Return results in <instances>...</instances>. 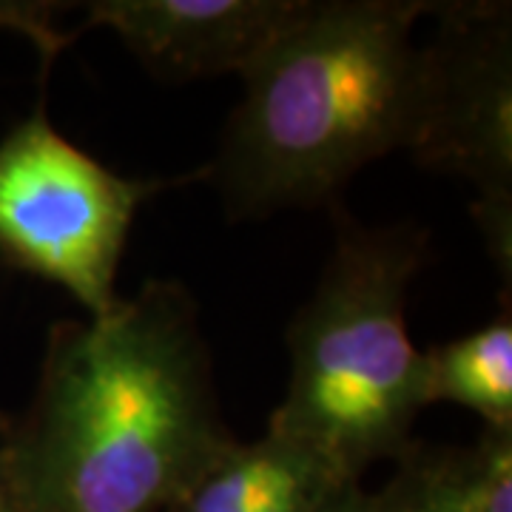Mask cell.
<instances>
[{
    "label": "cell",
    "mask_w": 512,
    "mask_h": 512,
    "mask_svg": "<svg viewBox=\"0 0 512 512\" xmlns=\"http://www.w3.org/2000/svg\"><path fill=\"white\" fill-rule=\"evenodd\" d=\"M237 436L183 282L49 328L32 402L0 430L18 512H168Z\"/></svg>",
    "instance_id": "cell-1"
},
{
    "label": "cell",
    "mask_w": 512,
    "mask_h": 512,
    "mask_svg": "<svg viewBox=\"0 0 512 512\" xmlns=\"http://www.w3.org/2000/svg\"><path fill=\"white\" fill-rule=\"evenodd\" d=\"M430 3L302 0L242 77L208 180L231 220L339 205L342 188L407 148Z\"/></svg>",
    "instance_id": "cell-2"
},
{
    "label": "cell",
    "mask_w": 512,
    "mask_h": 512,
    "mask_svg": "<svg viewBox=\"0 0 512 512\" xmlns=\"http://www.w3.org/2000/svg\"><path fill=\"white\" fill-rule=\"evenodd\" d=\"M430 237L413 222L362 225L336 214V242L288 328L291 379L268 433L302 441L362 478L413 444L427 407L407 293Z\"/></svg>",
    "instance_id": "cell-3"
},
{
    "label": "cell",
    "mask_w": 512,
    "mask_h": 512,
    "mask_svg": "<svg viewBox=\"0 0 512 512\" xmlns=\"http://www.w3.org/2000/svg\"><path fill=\"white\" fill-rule=\"evenodd\" d=\"M197 180L205 168L163 180L114 171L66 140L40 100L0 140V259L69 293L89 319L106 316L143 202Z\"/></svg>",
    "instance_id": "cell-4"
},
{
    "label": "cell",
    "mask_w": 512,
    "mask_h": 512,
    "mask_svg": "<svg viewBox=\"0 0 512 512\" xmlns=\"http://www.w3.org/2000/svg\"><path fill=\"white\" fill-rule=\"evenodd\" d=\"M436 35L419 46L413 160L473 185L476 220L504 282L512 271V6L430 3Z\"/></svg>",
    "instance_id": "cell-5"
},
{
    "label": "cell",
    "mask_w": 512,
    "mask_h": 512,
    "mask_svg": "<svg viewBox=\"0 0 512 512\" xmlns=\"http://www.w3.org/2000/svg\"><path fill=\"white\" fill-rule=\"evenodd\" d=\"M302 0H92L83 29H111L165 83L245 74Z\"/></svg>",
    "instance_id": "cell-6"
},
{
    "label": "cell",
    "mask_w": 512,
    "mask_h": 512,
    "mask_svg": "<svg viewBox=\"0 0 512 512\" xmlns=\"http://www.w3.org/2000/svg\"><path fill=\"white\" fill-rule=\"evenodd\" d=\"M362 481L302 441L265 433L237 441L168 512H339Z\"/></svg>",
    "instance_id": "cell-7"
},
{
    "label": "cell",
    "mask_w": 512,
    "mask_h": 512,
    "mask_svg": "<svg viewBox=\"0 0 512 512\" xmlns=\"http://www.w3.org/2000/svg\"><path fill=\"white\" fill-rule=\"evenodd\" d=\"M424 402L456 404L493 430H512V313L510 299L481 328L421 350Z\"/></svg>",
    "instance_id": "cell-8"
},
{
    "label": "cell",
    "mask_w": 512,
    "mask_h": 512,
    "mask_svg": "<svg viewBox=\"0 0 512 512\" xmlns=\"http://www.w3.org/2000/svg\"><path fill=\"white\" fill-rule=\"evenodd\" d=\"M427 458L453 512H512V430L484 427L467 447L427 444Z\"/></svg>",
    "instance_id": "cell-9"
},
{
    "label": "cell",
    "mask_w": 512,
    "mask_h": 512,
    "mask_svg": "<svg viewBox=\"0 0 512 512\" xmlns=\"http://www.w3.org/2000/svg\"><path fill=\"white\" fill-rule=\"evenodd\" d=\"M367 512H453L433 478L424 441H413L396 458V476L382 493L367 495Z\"/></svg>",
    "instance_id": "cell-10"
},
{
    "label": "cell",
    "mask_w": 512,
    "mask_h": 512,
    "mask_svg": "<svg viewBox=\"0 0 512 512\" xmlns=\"http://www.w3.org/2000/svg\"><path fill=\"white\" fill-rule=\"evenodd\" d=\"M0 512H18L15 504H12V495H9L6 484H3V478H0Z\"/></svg>",
    "instance_id": "cell-11"
},
{
    "label": "cell",
    "mask_w": 512,
    "mask_h": 512,
    "mask_svg": "<svg viewBox=\"0 0 512 512\" xmlns=\"http://www.w3.org/2000/svg\"><path fill=\"white\" fill-rule=\"evenodd\" d=\"M339 512H367V493H362L356 501H350L348 507H342Z\"/></svg>",
    "instance_id": "cell-12"
},
{
    "label": "cell",
    "mask_w": 512,
    "mask_h": 512,
    "mask_svg": "<svg viewBox=\"0 0 512 512\" xmlns=\"http://www.w3.org/2000/svg\"><path fill=\"white\" fill-rule=\"evenodd\" d=\"M6 419H9V416H6V413H0V430H3V424H6Z\"/></svg>",
    "instance_id": "cell-13"
}]
</instances>
